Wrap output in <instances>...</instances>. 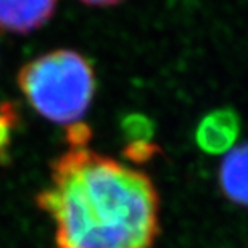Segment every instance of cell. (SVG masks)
<instances>
[{"instance_id":"cell-1","label":"cell","mask_w":248,"mask_h":248,"mask_svg":"<svg viewBox=\"0 0 248 248\" xmlns=\"http://www.w3.org/2000/svg\"><path fill=\"white\" fill-rule=\"evenodd\" d=\"M37 206L55 222V248H152L160 234V197L145 172L68 147L50 165Z\"/></svg>"},{"instance_id":"cell-6","label":"cell","mask_w":248,"mask_h":248,"mask_svg":"<svg viewBox=\"0 0 248 248\" xmlns=\"http://www.w3.org/2000/svg\"><path fill=\"white\" fill-rule=\"evenodd\" d=\"M19 126V111L15 102H0V165L10 160L15 132Z\"/></svg>"},{"instance_id":"cell-4","label":"cell","mask_w":248,"mask_h":248,"mask_svg":"<svg viewBox=\"0 0 248 248\" xmlns=\"http://www.w3.org/2000/svg\"><path fill=\"white\" fill-rule=\"evenodd\" d=\"M240 132V118L232 108H216L205 115L195 129L198 148L210 155H221L234 148Z\"/></svg>"},{"instance_id":"cell-3","label":"cell","mask_w":248,"mask_h":248,"mask_svg":"<svg viewBox=\"0 0 248 248\" xmlns=\"http://www.w3.org/2000/svg\"><path fill=\"white\" fill-rule=\"evenodd\" d=\"M57 7L58 0H0V31L31 34L50 21Z\"/></svg>"},{"instance_id":"cell-5","label":"cell","mask_w":248,"mask_h":248,"mask_svg":"<svg viewBox=\"0 0 248 248\" xmlns=\"http://www.w3.org/2000/svg\"><path fill=\"white\" fill-rule=\"evenodd\" d=\"M217 179L222 193L232 203L248 208V142L226 153Z\"/></svg>"},{"instance_id":"cell-7","label":"cell","mask_w":248,"mask_h":248,"mask_svg":"<svg viewBox=\"0 0 248 248\" xmlns=\"http://www.w3.org/2000/svg\"><path fill=\"white\" fill-rule=\"evenodd\" d=\"M79 2L87 5V7L107 8V7H115V5L121 3L123 0H79Z\"/></svg>"},{"instance_id":"cell-2","label":"cell","mask_w":248,"mask_h":248,"mask_svg":"<svg viewBox=\"0 0 248 248\" xmlns=\"http://www.w3.org/2000/svg\"><path fill=\"white\" fill-rule=\"evenodd\" d=\"M16 84L34 111L62 126L82 121L97 89L92 63L71 48H55L24 63Z\"/></svg>"}]
</instances>
